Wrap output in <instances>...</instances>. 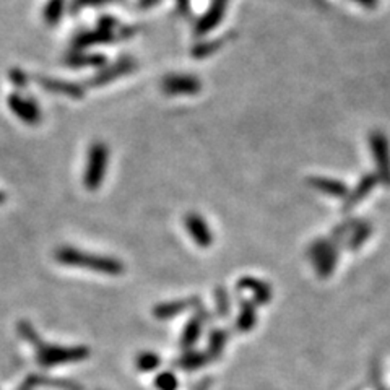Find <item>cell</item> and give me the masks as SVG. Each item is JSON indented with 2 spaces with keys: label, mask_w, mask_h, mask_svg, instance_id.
Segmentation results:
<instances>
[{
  "label": "cell",
  "mask_w": 390,
  "mask_h": 390,
  "mask_svg": "<svg viewBox=\"0 0 390 390\" xmlns=\"http://www.w3.org/2000/svg\"><path fill=\"white\" fill-rule=\"evenodd\" d=\"M19 332L23 339L28 340L34 348L36 353V361L43 368H52V366L77 363L90 356L88 348L85 347H59L51 345L41 340V337L36 334V330L31 327V324L20 322Z\"/></svg>",
  "instance_id": "1"
},
{
  "label": "cell",
  "mask_w": 390,
  "mask_h": 390,
  "mask_svg": "<svg viewBox=\"0 0 390 390\" xmlns=\"http://www.w3.org/2000/svg\"><path fill=\"white\" fill-rule=\"evenodd\" d=\"M56 260L67 267H80L93 272L103 273V275H120L124 272V265L113 257L90 254L85 250L73 249L71 246H62L56 250Z\"/></svg>",
  "instance_id": "2"
},
{
  "label": "cell",
  "mask_w": 390,
  "mask_h": 390,
  "mask_svg": "<svg viewBox=\"0 0 390 390\" xmlns=\"http://www.w3.org/2000/svg\"><path fill=\"white\" fill-rule=\"evenodd\" d=\"M109 166V148L108 145L96 140L90 145L86 153V163L83 171V185L88 190H98L106 178Z\"/></svg>",
  "instance_id": "3"
},
{
  "label": "cell",
  "mask_w": 390,
  "mask_h": 390,
  "mask_svg": "<svg viewBox=\"0 0 390 390\" xmlns=\"http://www.w3.org/2000/svg\"><path fill=\"white\" fill-rule=\"evenodd\" d=\"M7 106L16 119L26 125H38L43 119V111L31 96H25L19 91L10 93L7 96Z\"/></svg>",
  "instance_id": "4"
},
{
  "label": "cell",
  "mask_w": 390,
  "mask_h": 390,
  "mask_svg": "<svg viewBox=\"0 0 390 390\" xmlns=\"http://www.w3.org/2000/svg\"><path fill=\"white\" fill-rule=\"evenodd\" d=\"M137 67L138 63L133 57H120L114 63L100 68V71L93 75L88 80V86H91V88H101V86H106L116 80L125 77V75L135 72Z\"/></svg>",
  "instance_id": "5"
},
{
  "label": "cell",
  "mask_w": 390,
  "mask_h": 390,
  "mask_svg": "<svg viewBox=\"0 0 390 390\" xmlns=\"http://www.w3.org/2000/svg\"><path fill=\"white\" fill-rule=\"evenodd\" d=\"M369 147L372 158L377 166V176L384 184H390V147L387 137L382 132L374 130L369 135Z\"/></svg>",
  "instance_id": "6"
},
{
  "label": "cell",
  "mask_w": 390,
  "mask_h": 390,
  "mask_svg": "<svg viewBox=\"0 0 390 390\" xmlns=\"http://www.w3.org/2000/svg\"><path fill=\"white\" fill-rule=\"evenodd\" d=\"M161 90L170 96H190L202 90V81L194 75L171 73L163 78Z\"/></svg>",
  "instance_id": "7"
},
{
  "label": "cell",
  "mask_w": 390,
  "mask_h": 390,
  "mask_svg": "<svg viewBox=\"0 0 390 390\" xmlns=\"http://www.w3.org/2000/svg\"><path fill=\"white\" fill-rule=\"evenodd\" d=\"M116 38H119V33L96 25L95 30H85L75 34L71 41V49L86 51L90 48H95V46L113 43V41H116Z\"/></svg>",
  "instance_id": "8"
},
{
  "label": "cell",
  "mask_w": 390,
  "mask_h": 390,
  "mask_svg": "<svg viewBox=\"0 0 390 390\" xmlns=\"http://www.w3.org/2000/svg\"><path fill=\"white\" fill-rule=\"evenodd\" d=\"M34 81H36L41 88L51 93V95L66 96V98H71V100H81V98L85 96V86L80 83H75V81L48 77V75H38V77L34 78Z\"/></svg>",
  "instance_id": "9"
},
{
  "label": "cell",
  "mask_w": 390,
  "mask_h": 390,
  "mask_svg": "<svg viewBox=\"0 0 390 390\" xmlns=\"http://www.w3.org/2000/svg\"><path fill=\"white\" fill-rule=\"evenodd\" d=\"M106 56L100 52H86V51H72L62 57V63L68 68H103L106 66Z\"/></svg>",
  "instance_id": "10"
},
{
  "label": "cell",
  "mask_w": 390,
  "mask_h": 390,
  "mask_svg": "<svg viewBox=\"0 0 390 390\" xmlns=\"http://www.w3.org/2000/svg\"><path fill=\"white\" fill-rule=\"evenodd\" d=\"M185 228H188L189 235L192 236V240L199 244L200 247L212 246V242H213L212 230H210V226L205 223V220L200 217V215L189 213L188 217H185Z\"/></svg>",
  "instance_id": "11"
},
{
  "label": "cell",
  "mask_w": 390,
  "mask_h": 390,
  "mask_svg": "<svg viewBox=\"0 0 390 390\" xmlns=\"http://www.w3.org/2000/svg\"><path fill=\"white\" fill-rule=\"evenodd\" d=\"M312 254H314V262H316V267L320 273V277H329L337 264L335 247L332 246L330 242L320 241L314 246Z\"/></svg>",
  "instance_id": "12"
},
{
  "label": "cell",
  "mask_w": 390,
  "mask_h": 390,
  "mask_svg": "<svg viewBox=\"0 0 390 390\" xmlns=\"http://www.w3.org/2000/svg\"><path fill=\"white\" fill-rule=\"evenodd\" d=\"M226 5H228V0H213L210 9L207 10V14L202 16L199 23H197L195 31H197V34H199V36L208 34L218 26V23L223 20Z\"/></svg>",
  "instance_id": "13"
},
{
  "label": "cell",
  "mask_w": 390,
  "mask_h": 390,
  "mask_svg": "<svg viewBox=\"0 0 390 390\" xmlns=\"http://www.w3.org/2000/svg\"><path fill=\"white\" fill-rule=\"evenodd\" d=\"M309 184L319 192H324V194H327L330 197H337V199H347L348 197L347 185L340 183V180L327 178H312L309 179Z\"/></svg>",
  "instance_id": "14"
},
{
  "label": "cell",
  "mask_w": 390,
  "mask_h": 390,
  "mask_svg": "<svg viewBox=\"0 0 390 390\" xmlns=\"http://www.w3.org/2000/svg\"><path fill=\"white\" fill-rule=\"evenodd\" d=\"M67 0H48L43 9V20L48 26L54 28L61 23L66 15Z\"/></svg>",
  "instance_id": "15"
},
{
  "label": "cell",
  "mask_w": 390,
  "mask_h": 390,
  "mask_svg": "<svg viewBox=\"0 0 390 390\" xmlns=\"http://www.w3.org/2000/svg\"><path fill=\"white\" fill-rule=\"evenodd\" d=\"M376 183H377V178L372 176V174H368V176H364L363 179H361L356 188H354V190L351 192L350 195L347 197L345 210H350L351 207H354L356 203H359L361 200H363L364 197L368 195L369 192L372 190V188H374Z\"/></svg>",
  "instance_id": "16"
},
{
  "label": "cell",
  "mask_w": 390,
  "mask_h": 390,
  "mask_svg": "<svg viewBox=\"0 0 390 390\" xmlns=\"http://www.w3.org/2000/svg\"><path fill=\"white\" fill-rule=\"evenodd\" d=\"M240 287L252 291L254 299L257 302H260V304H265V302L270 301L272 291H270L269 287H267L265 283H262L259 280H254V278H244V280H241Z\"/></svg>",
  "instance_id": "17"
},
{
  "label": "cell",
  "mask_w": 390,
  "mask_h": 390,
  "mask_svg": "<svg viewBox=\"0 0 390 390\" xmlns=\"http://www.w3.org/2000/svg\"><path fill=\"white\" fill-rule=\"evenodd\" d=\"M210 359V356H208V353H199V351H192V350H188L184 354L183 358H180L178 361V366L183 369H188V371H194V369H200L203 368V366L207 364V361Z\"/></svg>",
  "instance_id": "18"
},
{
  "label": "cell",
  "mask_w": 390,
  "mask_h": 390,
  "mask_svg": "<svg viewBox=\"0 0 390 390\" xmlns=\"http://www.w3.org/2000/svg\"><path fill=\"white\" fill-rule=\"evenodd\" d=\"M202 332V322L200 319H192L190 322L185 325V329L183 332V339H180V347L184 348L185 351L190 350L192 347L195 345V342L199 340Z\"/></svg>",
  "instance_id": "19"
},
{
  "label": "cell",
  "mask_w": 390,
  "mask_h": 390,
  "mask_svg": "<svg viewBox=\"0 0 390 390\" xmlns=\"http://www.w3.org/2000/svg\"><path fill=\"white\" fill-rule=\"evenodd\" d=\"M192 304L190 301H174V302H165V304H160L155 307V317L158 319H171L179 316L180 312L188 309Z\"/></svg>",
  "instance_id": "20"
},
{
  "label": "cell",
  "mask_w": 390,
  "mask_h": 390,
  "mask_svg": "<svg viewBox=\"0 0 390 390\" xmlns=\"http://www.w3.org/2000/svg\"><path fill=\"white\" fill-rule=\"evenodd\" d=\"M255 320H257V317H255L254 306L250 304V302H242L241 314L240 317H237V329H240L241 332L252 330V327L255 325Z\"/></svg>",
  "instance_id": "21"
},
{
  "label": "cell",
  "mask_w": 390,
  "mask_h": 390,
  "mask_svg": "<svg viewBox=\"0 0 390 390\" xmlns=\"http://www.w3.org/2000/svg\"><path fill=\"white\" fill-rule=\"evenodd\" d=\"M225 44V41L215 39V41H203L199 46H195L194 51H192V56L197 57V59H203V57H208L217 52L221 46Z\"/></svg>",
  "instance_id": "22"
},
{
  "label": "cell",
  "mask_w": 390,
  "mask_h": 390,
  "mask_svg": "<svg viewBox=\"0 0 390 390\" xmlns=\"http://www.w3.org/2000/svg\"><path fill=\"white\" fill-rule=\"evenodd\" d=\"M226 339H228V334H226V332L215 330L210 337V345H208V356L218 358L221 351H223Z\"/></svg>",
  "instance_id": "23"
},
{
  "label": "cell",
  "mask_w": 390,
  "mask_h": 390,
  "mask_svg": "<svg viewBox=\"0 0 390 390\" xmlns=\"http://www.w3.org/2000/svg\"><path fill=\"white\" fill-rule=\"evenodd\" d=\"M118 2H122V0H72L71 11L72 14H78V11H81L83 9L103 7V5H111Z\"/></svg>",
  "instance_id": "24"
},
{
  "label": "cell",
  "mask_w": 390,
  "mask_h": 390,
  "mask_svg": "<svg viewBox=\"0 0 390 390\" xmlns=\"http://www.w3.org/2000/svg\"><path fill=\"white\" fill-rule=\"evenodd\" d=\"M158 366H160V356H158V354L150 353V351L138 354L137 368L140 369V371L148 372V371L156 369V368H158Z\"/></svg>",
  "instance_id": "25"
},
{
  "label": "cell",
  "mask_w": 390,
  "mask_h": 390,
  "mask_svg": "<svg viewBox=\"0 0 390 390\" xmlns=\"http://www.w3.org/2000/svg\"><path fill=\"white\" fill-rule=\"evenodd\" d=\"M9 80H10V83L14 85L16 90L26 88L28 83H30V78H28L26 72H25V71H21V68H19V67L10 68V72H9Z\"/></svg>",
  "instance_id": "26"
},
{
  "label": "cell",
  "mask_w": 390,
  "mask_h": 390,
  "mask_svg": "<svg viewBox=\"0 0 390 390\" xmlns=\"http://www.w3.org/2000/svg\"><path fill=\"white\" fill-rule=\"evenodd\" d=\"M155 386L160 390H176L178 379L173 372H161V374L155 379Z\"/></svg>",
  "instance_id": "27"
},
{
  "label": "cell",
  "mask_w": 390,
  "mask_h": 390,
  "mask_svg": "<svg viewBox=\"0 0 390 390\" xmlns=\"http://www.w3.org/2000/svg\"><path fill=\"white\" fill-rule=\"evenodd\" d=\"M217 304H218V311L221 316H226L230 311V301L225 289H217Z\"/></svg>",
  "instance_id": "28"
},
{
  "label": "cell",
  "mask_w": 390,
  "mask_h": 390,
  "mask_svg": "<svg viewBox=\"0 0 390 390\" xmlns=\"http://www.w3.org/2000/svg\"><path fill=\"white\" fill-rule=\"evenodd\" d=\"M369 232H371V228H369L368 225L361 226V228L356 231V235L353 236V241L350 242V246L358 247L361 242H364L366 240H368V237H369Z\"/></svg>",
  "instance_id": "29"
},
{
  "label": "cell",
  "mask_w": 390,
  "mask_h": 390,
  "mask_svg": "<svg viewBox=\"0 0 390 390\" xmlns=\"http://www.w3.org/2000/svg\"><path fill=\"white\" fill-rule=\"evenodd\" d=\"M178 7L180 11H184V14H189L190 10V0H176Z\"/></svg>",
  "instance_id": "30"
},
{
  "label": "cell",
  "mask_w": 390,
  "mask_h": 390,
  "mask_svg": "<svg viewBox=\"0 0 390 390\" xmlns=\"http://www.w3.org/2000/svg\"><path fill=\"white\" fill-rule=\"evenodd\" d=\"M356 2H359V4H363V5H364V7H376L377 0H356Z\"/></svg>",
  "instance_id": "31"
},
{
  "label": "cell",
  "mask_w": 390,
  "mask_h": 390,
  "mask_svg": "<svg viewBox=\"0 0 390 390\" xmlns=\"http://www.w3.org/2000/svg\"><path fill=\"white\" fill-rule=\"evenodd\" d=\"M158 0H140V7L147 9V7H151V5H155Z\"/></svg>",
  "instance_id": "32"
},
{
  "label": "cell",
  "mask_w": 390,
  "mask_h": 390,
  "mask_svg": "<svg viewBox=\"0 0 390 390\" xmlns=\"http://www.w3.org/2000/svg\"><path fill=\"white\" fill-rule=\"evenodd\" d=\"M5 200H7V195H5V192L0 190V205H2V203H5Z\"/></svg>",
  "instance_id": "33"
}]
</instances>
